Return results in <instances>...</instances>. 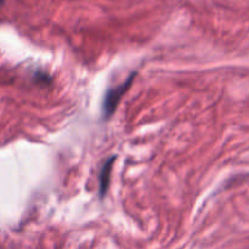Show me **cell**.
I'll use <instances>...</instances> for the list:
<instances>
[{
	"label": "cell",
	"mask_w": 249,
	"mask_h": 249,
	"mask_svg": "<svg viewBox=\"0 0 249 249\" xmlns=\"http://www.w3.org/2000/svg\"><path fill=\"white\" fill-rule=\"evenodd\" d=\"M134 77H135V74L133 73V74H131L130 77L125 80V82H123L121 85H118V87L113 88V89L108 90V91L106 92V95H105L104 105H102V109H104L105 118H109V117L113 114V112L116 111V108H117V106H118L119 101H121L122 96H123V95L125 94L126 90L129 89L131 82L134 80Z\"/></svg>",
	"instance_id": "cell-1"
},
{
	"label": "cell",
	"mask_w": 249,
	"mask_h": 249,
	"mask_svg": "<svg viewBox=\"0 0 249 249\" xmlns=\"http://www.w3.org/2000/svg\"><path fill=\"white\" fill-rule=\"evenodd\" d=\"M114 157H111L102 167L101 173H100V195L104 197L106 195L107 189H108L109 178H111V170H112V163H113Z\"/></svg>",
	"instance_id": "cell-2"
},
{
	"label": "cell",
	"mask_w": 249,
	"mask_h": 249,
	"mask_svg": "<svg viewBox=\"0 0 249 249\" xmlns=\"http://www.w3.org/2000/svg\"><path fill=\"white\" fill-rule=\"evenodd\" d=\"M2 1H4V0H0V5H1V4H2Z\"/></svg>",
	"instance_id": "cell-3"
}]
</instances>
